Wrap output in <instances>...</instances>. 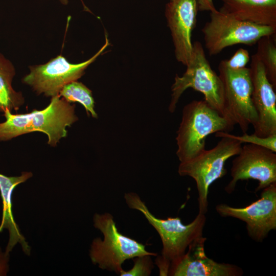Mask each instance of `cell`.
Returning a JSON list of instances; mask_svg holds the SVG:
<instances>
[{
	"mask_svg": "<svg viewBox=\"0 0 276 276\" xmlns=\"http://www.w3.org/2000/svg\"><path fill=\"white\" fill-rule=\"evenodd\" d=\"M75 106L59 95L51 98L45 108L33 109L31 112L12 114L8 110L4 112L6 121L0 123V141H7L21 135L39 131L48 138V144L56 146L67 135L66 128L78 120Z\"/></svg>",
	"mask_w": 276,
	"mask_h": 276,
	"instance_id": "6da1fadb",
	"label": "cell"
},
{
	"mask_svg": "<svg viewBox=\"0 0 276 276\" xmlns=\"http://www.w3.org/2000/svg\"><path fill=\"white\" fill-rule=\"evenodd\" d=\"M234 128L204 100H193L186 105L176 137V155L180 162L190 160L204 151L208 135L220 131L228 132Z\"/></svg>",
	"mask_w": 276,
	"mask_h": 276,
	"instance_id": "7a4b0ae2",
	"label": "cell"
},
{
	"mask_svg": "<svg viewBox=\"0 0 276 276\" xmlns=\"http://www.w3.org/2000/svg\"><path fill=\"white\" fill-rule=\"evenodd\" d=\"M93 220L94 226L104 236L103 240L95 238L89 250L91 262L99 268L120 274L126 260L145 255H157L148 251L144 244L120 233L110 214H95Z\"/></svg>",
	"mask_w": 276,
	"mask_h": 276,
	"instance_id": "3957f363",
	"label": "cell"
},
{
	"mask_svg": "<svg viewBox=\"0 0 276 276\" xmlns=\"http://www.w3.org/2000/svg\"><path fill=\"white\" fill-rule=\"evenodd\" d=\"M124 198L128 206L142 213L157 232L163 244L162 255L158 257L170 264L183 255L194 241L202 237L206 220L204 214L199 212L192 222L185 225L178 217L166 219L156 218L135 193H126Z\"/></svg>",
	"mask_w": 276,
	"mask_h": 276,
	"instance_id": "277c9868",
	"label": "cell"
},
{
	"mask_svg": "<svg viewBox=\"0 0 276 276\" xmlns=\"http://www.w3.org/2000/svg\"><path fill=\"white\" fill-rule=\"evenodd\" d=\"M216 137L221 139L214 147L205 149L190 160L180 163L178 170L180 176H190L195 181L198 193L199 212L204 214L208 211L210 186L226 175V160L237 155L242 147V143L233 138L223 135Z\"/></svg>",
	"mask_w": 276,
	"mask_h": 276,
	"instance_id": "5b68a950",
	"label": "cell"
},
{
	"mask_svg": "<svg viewBox=\"0 0 276 276\" xmlns=\"http://www.w3.org/2000/svg\"><path fill=\"white\" fill-rule=\"evenodd\" d=\"M192 56L181 76L176 75L171 87V99L169 110L173 113L183 93L191 88L202 93L204 100L223 116L224 89L219 75L212 68L202 44L196 41L193 43Z\"/></svg>",
	"mask_w": 276,
	"mask_h": 276,
	"instance_id": "8992f818",
	"label": "cell"
},
{
	"mask_svg": "<svg viewBox=\"0 0 276 276\" xmlns=\"http://www.w3.org/2000/svg\"><path fill=\"white\" fill-rule=\"evenodd\" d=\"M210 16L201 32L210 56L236 44L252 45L264 36L275 35L272 27L241 20L219 10L210 12Z\"/></svg>",
	"mask_w": 276,
	"mask_h": 276,
	"instance_id": "52a82bcc",
	"label": "cell"
},
{
	"mask_svg": "<svg viewBox=\"0 0 276 276\" xmlns=\"http://www.w3.org/2000/svg\"><path fill=\"white\" fill-rule=\"evenodd\" d=\"M218 70L224 89L223 116L245 133L249 125L254 126L258 120L251 100L250 68L233 70L219 64Z\"/></svg>",
	"mask_w": 276,
	"mask_h": 276,
	"instance_id": "ba28073f",
	"label": "cell"
},
{
	"mask_svg": "<svg viewBox=\"0 0 276 276\" xmlns=\"http://www.w3.org/2000/svg\"><path fill=\"white\" fill-rule=\"evenodd\" d=\"M107 37L104 44L93 57L79 63H72L61 56L51 59L48 62L32 66L30 72L22 79L38 95L48 97L58 96L66 84L77 81L84 74L86 68L100 55L109 45Z\"/></svg>",
	"mask_w": 276,
	"mask_h": 276,
	"instance_id": "9c48e42d",
	"label": "cell"
},
{
	"mask_svg": "<svg viewBox=\"0 0 276 276\" xmlns=\"http://www.w3.org/2000/svg\"><path fill=\"white\" fill-rule=\"evenodd\" d=\"M232 179L225 187L232 193L239 180L252 179L259 181L256 191L276 182V154L266 148L247 144L241 147L232 162Z\"/></svg>",
	"mask_w": 276,
	"mask_h": 276,
	"instance_id": "30bf717a",
	"label": "cell"
},
{
	"mask_svg": "<svg viewBox=\"0 0 276 276\" xmlns=\"http://www.w3.org/2000/svg\"><path fill=\"white\" fill-rule=\"evenodd\" d=\"M261 198L249 205L236 208L219 204L216 210L222 217L236 218L245 222L249 236L262 242L276 229V182L263 189Z\"/></svg>",
	"mask_w": 276,
	"mask_h": 276,
	"instance_id": "8fae6325",
	"label": "cell"
},
{
	"mask_svg": "<svg viewBox=\"0 0 276 276\" xmlns=\"http://www.w3.org/2000/svg\"><path fill=\"white\" fill-rule=\"evenodd\" d=\"M250 77L251 100L258 120L253 126L257 135L265 137L276 134L275 88L269 81L264 67L258 56H251Z\"/></svg>",
	"mask_w": 276,
	"mask_h": 276,
	"instance_id": "7c38bea8",
	"label": "cell"
},
{
	"mask_svg": "<svg viewBox=\"0 0 276 276\" xmlns=\"http://www.w3.org/2000/svg\"><path fill=\"white\" fill-rule=\"evenodd\" d=\"M197 0H172L166 6L165 16L170 30L176 60L187 65L193 52L192 32L197 25Z\"/></svg>",
	"mask_w": 276,
	"mask_h": 276,
	"instance_id": "4fadbf2b",
	"label": "cell"
},
{
	"mask_svg": "<svg viewBox=\"0 0 276 276\" xmlns=\"http://www.w3.org/2000/svg\"><path fill=\"white\" fill-rule=\"evenodd\" d=\"M206 238L198 239L183 255L172 261L168 275L171 276H240L243 270L227 263H219L209 258L204 251Z\"/></svg>",
	"mask_w": 276,
	"mask_h": 276,
	"instance_id": "5bb4252c",
	"label": "cell"
},
{
	"mask_svg": "<svg viewBox=\"0 0 276 276\" xmlns=\"http://www.w3.org/2000/svg\"><path fill=\"white\" fill-rule=\"evenodd\" d=\"M32 176L30 172H22L17 176H7L0 173V193L3 203L2 219L0 224V233L4 228L8 230L9 239L6 252H9L19 243L25 254L30 255L31 247L21 234L16 223L12 211V194L15 187Z\"/></svg>",
	"mask_w": 276,
	"mask_h": 276,
	"instance_id": "9a60e30c",
	"label": "cell"
},
{
	"mask_svg": "<svg viewBox=\"0 0 276 276\" xmlns=\"http://www.w3.org/2000/svg\"><path fill=\"white\" fill-rule=\"evenodd\" d=\"M219 10L235 18L276 29V0H220Z\"/></svg>",
	"mask_w": 276,
	"mask_h": 276,
	"instance_id": "2e32d148",
	"label": "cell"
},
{
	"mask_svg": "<svg viewBox=\"0 0 276 276\" xmlns=\"http://www.w3.org/2000/svg\"><path fill=\"white\" fill-rule=\"evenodd\" d=\"M15 69L11 61L0 53V112L18 110L24 104L25 99L20 91L12 86Z\"/></svg>",
	"mask_w": 276,
	"mask_h": 276,
	"instance_id": "e0dca14e",
	"label": "cell"
},
{
	"mask_svg": "<svg viewBox=\"0 0 276 276\" xmlns=\"http://www.w3.org/2000/svg\"><path fill=\"white\" fill-rule=\"evenodd\" d=\"M59 96L67 102L80 103L84 106L88 115L90 113L93 118H98L94 109L95 102L91 91L81 82L75 81L66 84Z\"/></svg>",
	"mask_w": 276,
	"mask_h": 276,
	"instance_id": "ac0fdd59",
	"label": "cell"
},
{
	"mask_svg": "<svg viewBox=\"0 0 276 276\" xmlns=\"http://www.w3.org/2000/svg\"><path fill=\"white\" fill-rule=\"evenodd\" d=\"M256 54L262 63L270 82L276 88L275 35L264 36L257 42Z\"/></svg>",
	"mask_w": 276,
	"mask_h": 276,
	"instance_id": "d6986e66",
	"label": "cell"
},
{
	"mask_svg": "<svg viewBox=\"0 0 276 276\" xmlns=\"http://www.w3.org/2000/svg\"><path fill=\"white\" fill-rule=\"evenodd\" d=\"M219 135L229 136L239 141L241 143H246L258 145L268 149L274 152H276V134L262 137L257 135L255 133L249 135L246 132L243 133L242 135L240 136L229 134L226 132L220 131L215 133V136Z\"/></svg>",
	"mask_w": 276,
	"mask_h": 276,
	"instance_id": "ffe728a7",
	"label": "cell"
},
{
	"mask_svg": "<svg viewBox=\"0 0 276 276\" xmlns=\"http://www.w3.org/2000/svg\"><path fill=\"white\" fill-rule=\"evenodd\" d=\"M151 255H145L134 258V265L128 271L123 269L121 271V276H149L153 268Z\"/></svg>",
	"mask_w": 276,
	"mask_h": 276,
	"instance_id": "44dd1931",
	"label": "cell"
},
{
	"mask_svg": "<svg viewBox=\"0 0 276 276\" xmlns=\"http://www.w3.org/2000/svg\"><path fill=\"white\" fill-rule=\"evenodd\" d=\"M249 60L248 50L240 48L229 59L222 60L219 64L228 69L236 70L246 67Z\"/></svg>",
	"mask_w": 276,
	"mask_h": 276,
	"instance_id": "7402d4cb",
	"label": "cell"
},
{
	"mask_svg": "<svg viewBox=\"0 0 276 276\" xmlns=\"http://www.w3.org/2000/svg\"><path fill=\"white\" fill-rule=\"evenodd\" d=\"M9 254L2 252L0 248V276L6 275L9 270Z\"/></svg>",
	"mask_w": 276,
	"mask_h": 276,
	"instance_id": "603a6c76",
	"label": "cell"
},
{
	"mask_svg": "<svg viewBox=\"0 0 276 276\" xmlns=\"http://www.w3.org/2000/svg\"><path fill=\"white\" fill-rule=\"evenodd\" d=\"M197 2L199 11L211 12L217 10L213 0H197Z\"/></svg>",
	"mask_w": 276,
	"mask_h": 276,
	"instance_id": "cb8c5ba5",
	"label": "cell"
},
{
	"mask_svg": "<svg viewBox=\"0 0 276 276\" xmlns=\"http://www.w3.org/2000/svg\"><path fill=\"white\" fill-rule=\"evenodd\" d=\"M60 1V2L63 4V5H66L68 4V0H59Z\"/></svg>",
	"mask_w": 276,
	"mask_h": 276,
	"instance_id": "d4e9b609",
	"label": "cell"
},
{
	"mask_svg": "<svg viewBox=\"0 0 276 276\" xmlns=\"http://www.w3.org/2000/svg\"><path fill=\"white\" fill-rule=\"evenodd\" d=\"M170 1H172V0H170Z\"/></svg>",
	"mask_w": 276,
	"mask_h": 276,
	"instance_id": "484cf974",
	"label": "cell"
}]
</instances>
